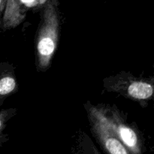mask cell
Here are the masks:
<instances>
[{"label": "cell", "mask_w": 154, "mask_h": 154, "mask_svg": "<svg viewBox=\"0 0 154 154\" xmlns=\"http://www.w3.org/2000/svg\"><path fill=\"white\" fill-rule=\"evenodd\" d=\"M126 95L134 100H147L153 96V86L145 81H132L126 87Z\"/></svg>", "instance_id": "277c9868"}, {"label": "cell", "mask_w": 154, "mask_h": 154, "mask_svg": "<svg viewBox=\"0 0 154 154\" xmlns=\"http://www.w3.org/2000/svg\"><path fill=\"white\" fill-rule=\"evenodd\" d=\"M10 110H3L0 111V147L8 140L7 136L3 134V130L5 127L6 122L10 117Z\"/></svg>", "instance_id": "8992f818"}, {"label": "cell", "mask_w": 154, "mask_h": 154, "mask_svg": "<svg viewBox=\"0 0 154 154\" xmlns=\"http://www.w3.org/2000/svg\"><path fill=\"white\" fill-rule=\"evenodd\" d=\"M78 154H101L93 141L87 135H84L80 142Z\"/></svg>", "instance_id": "5b68a950"}, {"label": "cell", "mask_w": 154, "mask_h": 154, "mask_svg": "<svg viewBox=\"0 0 154 154\" xmlns=\"http://www.w3.org/2000/svg\"><path fill=\"white\" fill-rule=\"evenodd\" d=\"M101 118L121 141L130 154H143L141 138L136 131L126 124L117 111L105 108H96Z\"/></svg>", "instance_id": "7a4b0ae2"}, {"label": "cell", "mask_w": 154, "mask_h": 154, "mask_svg": "<svg viewBox=\"0 0 154 154\" xmlns=\"http://www.w3.org/2000/svg\"><path fill=\"white\" fill-rule=\"evenodd\" d=\"M6 2L7 0H0V29L2 28V14L4 13L5 8Z\"/></svg>", "instance_id": "52a82bcc"}, {"label": "cell", "mask_w": 154, "mask_h": 154, "mask_svg": "<svg viewBox=\"0 0 154 154\" xmlns=\"http://www.w3.org/2000/svg\"><path fill=\"white\" fill-rule=\"evenodd\" d=\"M59 2L46 0L43 15L36 39L38 68L45 71L51 66V60L57 51L59 40Z\"/></svg>", "instance_id": "6da1fadb"}, {"label": "cell", "mask_w": 154, "mask_h": 154, "mask_svg": "<svg viewBox=\"0 0 154 154\" xmlns=\"http://www.w3.org/2000/svg\"><path fill=\"white\" fill-rule=\"evenodd\" d=\"M92 132L106 154H130L114 132L101 118L96 107L88 108Z\"/></svg>", "instance_id": "3957f363"}]
</instances>
